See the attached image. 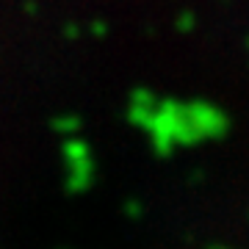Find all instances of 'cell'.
Masks as SVG:
<instances>
[{"label": "cell", "mask_w": 249, "mask_h": 249, "mask_svg": "<svg viewBox=\"0 0 249 249\" xmlns=\"http://www.w3.org/2000/svg\"><path fill=\"white\" fill-rule=\"evenodd\" d=\"M208 249H235V247H230V244H211Z\"/></svg>", "instance_id": "obj_8"}, {"label": "cell", "mask_w": 249, "mask_h": 249, "mask_svg": "<svg viewBox=\"0 0 249 249\" xmlns=\"http://www.w3.org/2000/svg\"><path fill=\"white\" fill-rule=\"evenodd\" d=\"M106 31H108V25L103 22V19H94V22H91V36L103 39V36H106Z\"/></svg>", "instance_id": "obj_6"}, {"label": "cell", "mask_w": 249, "mask_h": 249, "mask_svg": "<svg viewBox=\"0 0 249 249\" xmlns=\"http://www.w3.org/2000/svg\"><path fill=\"white\" fill-rule=\"evenodd\" d=\"M61 160H64V188L67 194H86L97 183V158L83 136L61 139Z\"/></svg>", "instance_id": "obj_2"}, {"label": "cell", "mask_w": 249, "mask_h": 249, "mask_svg": "<svg viewBox=\"0 0 249 249\" xmlns=\"http://www.w3.org/2000/svg\"><path fill=\"white\" fill-rule=\"evenodd\" d=\"M194 25H196L194 11H180V17H178V31H180V34H191Z\"/></svg>", "instance_id": "obj_4"}, {"label": "cell", "mask_w": 249, "mask_h": 249, "mask_svg": "<svg viewBox=\"0 0 249 249\" xmlns=\"http://www.w3.org/2000/svg\"><path fill=\"white\" fill-rule=\"evenodd\" d=\"M50 127H53V133H58L61 139L78 136L80 130H83V116L80 114H58V116H53Z\"/></svg>", "instance_id": "obj_3"}, {"label": "cell", "mask_w": 249, "mask_h": 249, "mask_svg": "<svg viewBox=\"0 0 249 249\" xmlns=\"http://www.w3.org/2000/svg\"><path fill=\"white\" fill-rule=\"evenodd\" d=\"M122 208H124V216H130V219H139V216H142V211H144V205L139 202V199H127Z\"/></svg>", "instance_id": "obj_5"}, {"label": "cell", "mask_w": 249, "mask_h": 249, "mask_svg": "<svg viewBox=\"0 0 249 249\" xmlns=\"http://www.w3.org/2000/svg\"><path fill=\"white\" fill-rule=\"evenodd\" d=\"M64 36H67V39H78V36H80V25L70 22V25L64 28Z\"/></svg>", "instance_id": "obj_7"}, {"label": "cell", "mask_w": 249, "mask_h": 249, "mask_svg": "<svg viewBox=\"0 0 249 249\" xmlns=\"http://www.w3.org/2000/svg\"><path fill=\"white\" fill-rule=\"evenodd\" d=\"M25 9H28V14H36V3H34V0H28Z\"/></svg>", "instance_id": "obj_9"}, {"label": "cell", "mask_w": 249, "mask_h": 249, "mask_svg": "<svg viewBox=\"0 0 249 249\" xmlns=\"http://www.w3.org/2000/svg\"><path fill=\"white\" fill-rule=\"evenodd\" d=\"M127 122L142 130L158 158H172L180 150L222 142L232 127L230 114L205 97H160L150 86H136L127 94Z\"/></svg>", "instance_id": "obj_1"}]
</instances>
